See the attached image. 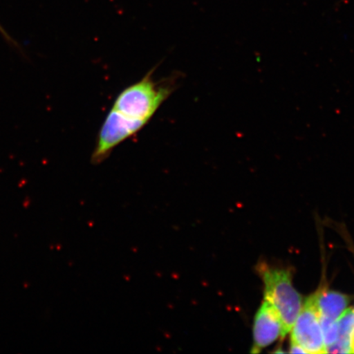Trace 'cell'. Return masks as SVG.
I'll use <instances>...</instances> for the list:
<instances>
[{"mask_svg":"<svg viewBox=\"0 0 354 354\" xmlns=\"http://www.w3.org/2000/svg\"><path fill=\"white\" fill-rule=\"evenodd\" d=\"M320 324L326 348L330 346L338 339V322L330 318L320 316Z\"/></svg>","mask_w":354,"mask_h":354,"instance_id":"obj_8","label":"cell"},{"mask_svg":"<svg viewBox=\"0 0 354 354\" xmlns=\"http://www.w3.org/2000/svg\"><path fill=\"white\" fill-rule=\"evenodd\" d=\"M290 353H307L306 351H305L302 347L299 346V345L297 343L292 342V340H291Z\"/></svg>","mask_w":354,"mask_h":354,"instance_id":"obj_9","label":"cell"},{"mask_svg":"<svg viewBox=\"0 0 354 354\" xmlns=\"http://www.w3.org/2000/svg\"><path fill=\"white\" fill-rule=\"evenodd\" d=\"M351 353H354V334H353V339H352Z\"/></svg>","mask_w":354,"mask_h":354,"instance_id":"obj_10","label":"cell"},{"mask_svg":"<svg viewBox=\"0 0 354 354\" xmlns=\"http://www.w3.org/2000/svg\"><path fill=\"white\" fill-rule=\"evenodd\" d=\"M313 296L320 316L336 321L346 311L351 302L348 296L327 289L319 290Z\"/></svg>","mask_w":354,"mask_h":354,"instance_id":"obj_6","label":"cell"},{"mask_svg":"<svg viewBox=\"0 0 354 354\" xmlns=\"http://www.w3.org/2000/svg\"><path fill=\"white\" fill-rule=\"evenodd\" d=\"M286 334L277 309L264 299L255 316L254 345L251 353H260L278 339L284 338Z\"/></svg>","mask_w":354,"mask_h":354,"instance_id":"obj_5","label":"cell"},{"mask_svg":"<svg viewBox=\"0 0 354 354\" xmlns=\"http://www.w3.org/2000/svg\"><path fill=\"white\" fill-rule=\"evenodd\" d=\"M153 70L117 96L113 109L134 120L149 122L162 104L169 98L176 87V80L154 81Z\"/></svg>","mask_w":354,"mask_h":354,"instance_id":"obj_1","label":"cell"},{"mask_svg":"<svg viewBox=\"0 0 354 354\" xmlns=\"http://www.w3.org/2000/svg\"><path fill=\"white\" fill-rule=\"evenodd\" d=\"M258 271L264 282L265 300L277 309L288 333L303 308L302 297L292 284L290 270L261 263Z\"/></svg>","mask_w":354,"mask_h":354,"instance_id":"obj_2","label":"cell"},{"mask_svg":"<svg viewBox=\"0 0 354 354\" xmlns=\"http://www.w3.org/2000/svg\"><path fill=\"white\" fill-rule=\"evenodd\" d=\"M337 340L330 346L326 348V353H351L354 334V309H346L339 318Z\"/></svg>","mask_w":354,"mask_h":354,"instance_id":"obj_7","label":"cell"},{"mask_svg":"<svg viewBox=\"0 0 354 354\" xmlns=\"http://www.w3.org/2000/svg\"><path fill=\"white\" fill-rule=\"evenodd\" d=\"M291 330L292 342L297 343L307 353H326L320 314L313 295L305 302Z\"/></svg>","mask_w":354,"mask_h":354,"instance_id":"obj_4","label":"cell"},{"mask_svg":"<svg viewBox=\"0 0 354 354\" xmlns=\"http://www.w3.org/2000/svg\"><path fill=\"white\" fill-rule=\"evenodd\" d=\"M147 122L134 120L124 116L114 109H111L100 127L91 162L98 165L106 160L118 147L128 139L131 138L147 125Z\"/></svg>","mask_w":354,"mask_h":354,"instance_id":"obj_3","label":"cell"}]
</instances>
